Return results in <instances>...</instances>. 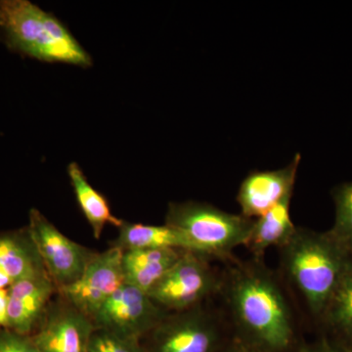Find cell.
<instances>
[{
	"label": "cell",
	"mask_w": 352,
	"mask_h": 352,
	"mask_svg": "<svg viewBox=\"0 0 352 352\" xmlns=\"http://www.w3.org/2000/svg\"><path fill=\"white\" fill-rule=\"evenodd\" d=\"M254 222L195 201L170 203L166 214V226L182 231L208 258H230L236 248L245 245Z\"/></svg>",
	"instance_id": "obj_4"
},
{
	"label": "cell",
	"mask_w": 352,
	"mask_h": 352,
	"mask_svg": "<svg viewBox=\"0 0 352 352\" xmlns=\"http://www.w3.org/2000/svg\"><path fill=\"white\" fill-rule=\"evenodd\" d=\"M0 328L8 329V289H0Z\"/></svg>",
	"instance_id": "obj_23"
},
{
	"label": "cell",
	"mask_w": 352,
	"mask_h": 352,
	"mask_svg": "<svg viewBox=\"0 0 352 352\" xmlns=\"http://www.w3.org/2000/svg\"><path fill=\"white\" fill-rule=\"evenodd\" d=\"M300 155L277 170L254 171L241 183L237 201L242 215L251 219L263 217L285 197L293 193Z\"/></svg>",
	"instance_id": "obj_11"
},
{
	"label": "cell",
	"mask_w": 352,
	"mask_h": 352,
	"mask_svg": "<svg viewBox=\"0 0 352 352\" xmlns=\"http://www.w3.org/2000/svg\"><path fill=\"white\" fill-rule=\"evenodd\" d=\"M285 275L302 296L308 309L323 318L336 289L352 263V254L330 232L298 227L279 248Z\"/></svg>",
	"instance_id": "obj_2"
},
{
	"label": "cell",
	"mask_w": 352,
	"mask_h": 352,
	"mask_svg": "<svg viewBox=\"0 0 352 352\" xmlns=\"http://www.w3.org/2000/svg\"><path fill=\"white\" fill-rule=\"evenodd\" d=\"M220 293L243 344L261 352H287L295 320L281 284L261 261L235 263L222 277Z\"/></svg>",
	"instance_id": "obj_1"
},
{
	"label": "cell",
	"mask_w": 352,
	"mask_h": 352,
	"mask_svg": "<svg viewBox=\"0 0 352 352\" xmlns=\"http://www.w3.org/2000/svg\"><path fill=\"white\" fill-rule=\"evenodd\" d=\"M0 352H38L30 336L0 328Z\"/></svg>",
	"instance_id": "obj_21"
},
{
	"label": "cell",
	"mask_w": 352,
	"mask_h": 352,
	"mask_svg": "<svg viewBox=\"0 0 352 352\" xmlns=\"http://www.w3.org/2000/svg\"><path fill=\"white\" fill-rule=\"evenodd\" d=\"M67 170L78 207L91 227L95 239H100L107 224L119 228L124 220L113 215L107 199L88 182L80 166L71 163Z\"/></svg>",
	"instance_id": "obj_17"
},
{
	"label": "cell",
	"mask_w": 352,
	"mask_h": 352,
	"mask_svg": "<svg viewBox=\"0 0 352 352\" xmlns=\"http://www.w3.org/2000/svg\"><path fill=\"white\" fill-rule=\"evenodd\" d=\"M332 195L336 217L329 232L352 254V182L336 187Z\"/></svg>",
	"instance_id": "obj_19"
},
{
	"label": "cell",
	"mask_w": 352,
	"mask_h": 352,
	"mask_svg": "<svg viewBox=\"0 0 352 352\" xmlns=\"http://www.w3.org/2000/svg\"><path fill=\"white\" fill-rule=\"evenodd\" d=\"M28 230L57 291L78 281L96 256L97 252L65 236L36 208L30 212Z\"/></svg>",
	"instance_id": "obj_7"
},
{
	"label": "cell",
	"mask_w": 352,
	"mask_h": 352,
	"mask_svg": "<svg viewBox=\"0 0 352 352\" xmlns=\"http://www.w3.org/2000/svg\"><path fill=\"white\" fill-rule=\"evenodd\" d=\"M221 338L219 319L201 303L170 312L141 344L146 352H219Z\"/></svg>",
	"instance_id": "obj_5"
},
{
	"label": "cell",
	"mask_w": 352,
	"mask_h": 352,
	"mask_svg": "<svg viewBox=\"0 0 352 352\" xmlns=\"http://www.w3.org/2000/svg\"><path fill=\"white\" fill-rule=\"evenodd\" d=\"M0 268L13 283L46 272L28 229L24 232L0 234Z\"/></svg>",
	"instance_id": "obj_16"
},
{
	"label": "cell",
	"mask_w": 352,
	"mask_h": 352,
	"mask_svg": "<svg viewBox=\"0 0 352 352\" xmlns=\"http://www.w3.org/2000/svg\"><path fill=\"white\" fill-rule=\"evenodd\" d=\"M298 352H352V346L346 342L321 338L311 344H305Z\"/></svg>",
	"instance_id": "obj_22"
},
{
	"label": "cell",
	"mask_w": 352,
	"mask_h": 352,
	"mask_svg": "<svg viewBox=\"0 0 352 352\" xmlns=\"http://www.w3.org/2000/svg\"><path fill=\"white\" fill-rule=\"evenodd\" d=\"M184 252L187 251L144 249L122 252L124 282L149 294Z\"/></svg>",
	"instance_id": "obj_13"
},
{
	"label": "cell",
	"mask_w": 352,
	"mask_h": 352,
	"mask_svg": "<svg viewBox=\"0 0 352 352\" xmlns=\"http://www.w3.org/2000/svg\"><path fill=\"white\" fill-rule=\"evenodd\" d=\"M208 258L184 252L148 295L168 312L189 309L220 293L222 277L208 263Z\"/></svg>",
	"instance_id": "obj_6"
},
{
	"label": "cell",
	"mask_w": 352,
	"mask_h": 352,
	"mask_svg": "<svg viewBox=\"0 0 352 352\" xmlns=\"http://www.w3.org/2000/svg\"><path fill=\"white\" fill-rule=\"evenodd\" d=\"M0 38L11 51L39 61L82 68L92 65L66 25L28 0H0Z\"/></svg>",
	"instance_id": "obj_3"
},
{
	"label": "cell",
	"mask_w": 352,
	"mask_h": 352,
	"mask_svg": "<svg viewBox=\"0 0 352 352\" xmlns=\"http://www.w3.org/2000/svg\"><path fill=\"white\" fill-rule=\"evenodd\" d=\"M122 258V250L113 245L97 252L80 279L57 293L92 319L104 302L126 283Z\"/></svg>",
	"instance_id": "obj_9"
},
{
	"label": "cell",
	"mask_w": 352,
	"mask_h": 352,
	"mask_svg": "<svg viewBox=\"0 0 352 352\" xmlns=\"http://www.w3.org/2000/svg\"><path fill=\"white\" fill-rule=\"evenodd\" d=\"M219 352H261L252 349L247 344H243L239 340L235 339L234 342L227 344L226 346H222Z\"/></svg>",
	"instance_id": "obj_24"
},
{
	"label": "cell",
	"mask_w": 352,
	"mask_h": 352,
	"mask_svg": "<svg viewBox=\"0 0 352 352\" xmlns=\"http://www.w3.org/2000/svg\"><path fill=\"white\" fill-rule=\"evenodd\" d=\"M57 288L47 273L14 282L8 289V329L31 336L38 327Z\"/></svg>",
	"instance_id": "obj_12"
},
{
	"label": "cell",
	"mask_w": 352,
	"mask_h": 352,
	"mask_svg": "<svg viewBox=\"0 0 352 352\" xmlns=\"http://www.w3.org/2000/svg\"><path fill=\"white\" fill-rule=\"evenodd\" d=\"M13 284L12 279L0 268V289H7L10 288Z\"/></svg>",
	"instance_id": "obj_25"
},
{
	"label": "cell",
	"mask_w": 352,
	"mask_h": 352,
	"mask_svg": "<svg viewBox=\"0 0 352 352\" xmlns=\"http://www.w3.org/2000/svg\"><path fill=\"white\" fill-rule=\"evenodd\" d=\"M88 352H146L141 340L120 337L107 331L94 329Z\"/></svg>",
	"instance_id": "obj_20"
},
{
	"label": "cell",
	"mask_w": 352,
	"mask_h": 352,
	"mask_svg": "<svg viewBox=\"0 0 352 352\" xmlns=\"http://www.w3.org/2000/svg\"><path fill=\"white\" fill-rule=\"evenodd\" d=\"M322 320L352 346V263L336 289Z\"/></svg>",
	"instance_id": "obj_18"
},
{
	"label": "cell",
	"mask_w": 352,
	"mask_h": 352,
	"mask_svg": "<svg viewBox=\"0 0 352 352\" xmlns=\"http://www.w3.org/2000/svg\"><path fill=\"white\" fill-rule=\"evenodd\" d=\"M118 229L119 235L112 245L119 248L122 252L131 250L171 249L200 254L187 236L166 223L157 226L122 221V226Z\"/></svg>",
	"instance_id": "obj_15"
},
{
	"label": "cell",
	"mask_w": 352,
	"mask_h": 352,
	"mask_svg": "<svg viewBox=\"0 0 352 352\" xmlns=\"http://www.w3.org/2000/svg\"><path fill=\"white\" fill-rule=\"evenodd\" d=\"M145 292L124 283L92 317L95 329L141 340L170 314Z\"/></svg>",
	"instance_id": "obj_8"
},
{
	"label": "cell",
	"mask_w": 352,
	"mask_h": 352,
	"mask_svg": "<svg viewBox=\"0 0 352 352\" xmlns=\"http://www.w3.org/2000/svg\"><path fill=\"white\" fill-rule=\"evenodd\" d=\"M292 197L293 193H289L263 217L254 219L244 247L256 261H263L270 248H281L295 234L298 227L291 217Z\"/></svg>",
	"instance_id": "obj_14"
},
{
	"label": "cell",
	"mask_w": 352,
	"mask_h": 352,
	"mask_svg": "<svg viewBox=\"0 0 352 352\" xmlns=\"http://www.w3.org/2000/svg\"><path fill=\"white\" fill-rule=\"evenodd\" d=\"M91 319L56 294L30 337L38 352H88Z\"/></svg>",
	"instance_id": "obj_10"
}]
</instances>
